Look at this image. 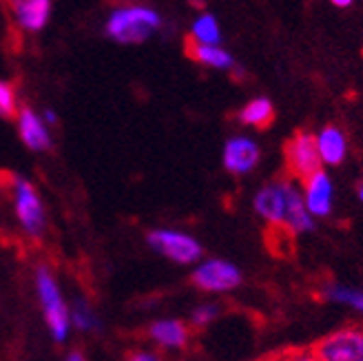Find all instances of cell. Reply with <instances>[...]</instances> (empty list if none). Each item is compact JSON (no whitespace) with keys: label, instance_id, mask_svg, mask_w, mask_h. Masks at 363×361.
<instances>
[{"label":"cell","instance_id":"25","mask_svg":"<svg viewBox=\"0 0 363 361\" xmlns=\"http://www.w3.org/2000/svg\"><path fill=\"white\" fill-rule=\"evenodd\" d=\"M67 359H74V361H82L84 359V355L80 352V350H74V352H69V357Z\"/></svg>","mask_w":363,"mask_h":361},{"label":"cell","instance_id":"4","mask_svg":"<svg viewBox=\"0 0 363 361\" xmlns=\"http://www.w3.org/2000/svg\"><path fill=\"white\" fill-rule=\"evenodd\" d=\"M303 359L363 361V328H341L306 350Z\"/></svg>","mask_w":363,"mask_h":361},{"label":"cell","instance_id":"13","mask_svg":"<svg viewBox=\"0 0 363 361\" xmlns=\"http://www.w3.org/2000/svg\"><path fill=\"white\" fill-rule=\"evenodd\" d=\"M184 51L191 60H195L199 65H206L213 69H230L233 67V56L228 51H224L217 45L199 43L193 38V35H189V38L184 40Z\"/></svg>","mask_w":363,"mask_h":361},{"label":"cell","instance_id":"15","mask_svg":"<svg viewBox=\"0 0 363 361\" xmlns=\"http://www.w3.org/2000/svg\"><path fill=\"white\" fill-rule=\"evenodd\" d=\"M317 144H319V153H321L323 165L337 167V165H341V160L346 157V151H348L346 135H343L335 124L325 126L321 135L317 138Z\"/></svg>","mask_w":363,"mask_h":361},{"label":"cell","instance_id":"12","mask_svg":"<svg viewBox=\"0 0 363 361\" xmlns=\"http://www.w3.org/2000/svg\"><path fill=\"white\" fill-rule=\"evenodd\" d=\"M303 182L306 191V206L317 218H328L333 213V184L328 175L323 171H317L313 175H308Z\"/></svg>","mask_w":363,"mask_h":361},{"label":"cell","instance_id":"24","mask_svg":"<svg viewBox=\"0 0 363 361\" xmlns=\"http://www.w3.org/2000/svg\"><path fill=\"white\" fill-rule=\"evenodd\" d=\"M43 118H45V122H47L49 126H53V124H58V116H56V111H51V109L43 111Z\"/></svg>","mask_w":363,"mask_h":361},{"label":"cell","instance_id":"2","mask_svg":"<svg viewBox=\"0 0 363 361\" xmlns=\"http://www.w3.org/2000/svg\"><path fill=\"white\" fill-rule=\"evenodd\" d=\"M160 25H162V16L155 9L142 5H129L111 11L104 25V31L108 38L120 45H138L147 40L153 31H157Z\"/></svg>","mask_w":363,"mask_h":361},{"label":"cell","instance_id":"11","mask_svg":"<svg viewBox=\"0 0 363 361\" xmlns=\"http://www.w3.org/2000/svg\"><path fill=\"white\" fill-rule=\"evenodd\" d=\"M259 162V147L248 138H233L224 147V167L233 175L252 171Z\"/></svg>","mask_w":363,"mask_h":361},{"label":"cell","instance_id":"18","mask_svg":"<svg viewBox=\"0 0 363 361\" xmlns=\"http://www.w3.org/2000/svg\"><path fill=\"white\" fill-rule=\"evenodd\" d=\"M71 326L80 333H94L98 331L100 321H98V315L94 313V309L89 306V301L84 299H74L71 304Z\"/></svg>","mask_w":363,"mask_h":361},{"label":"cell","instance_id":"7","mask_svg":"<svg viewBox=\"0 0 363 361\" xmlns=\"http://www.w3.org/2000/svg\"><path fill=\"white\" fill-rule=\"evenodd\" d=\"M191 282L199 291L224 293V291H233V288H238L242 284V273H240V268L230 262L211 260V262H204L199 268H195Z\"/></svg>","mask_w":363,"mask_h":361},{"label":"cell","instance_id":"26","mask_svg":"<svg viewBox=\"0 0 363 361\" xmlns=\"http://www.w3.org/2000/svg\"><path fill=\"white\" fill-rule=\"evenodd\" d=\"M333 5H337V7H350L352 0H333Z\"/></svg>","mask_w":363,"mask_h":361},{"label":"cell","instance_id":"23","mask_svg":"<svg viewBox=\"0 0 363 361\" xmlns=\"http://www.w3.org/2000/svg\"><path fill=\"white\" fill-rule=\"evenodd\" d=\"M129 359H133V361H155L157 355H155V352H142V350H140V352H133Z\"/></svg>","mask_w":363,"mask_h":361},{"label":"cell","instance_id":"3","mask_svg":"<svg viewBox=\"0 0 363 361\" xmlns=\"http://www.w3.org/2000/svg\"><path fill=\"white\" fill-rule=\"evenodd\" d=\"M11 202H13V215L18 224L29 238H43L47 231V211L45 202L27 177L13 175L11 177Z\"/></svg>","mask_w":363,"mask_h":361},{"label":"cell","instance_id":"22","mask_svg":"<svg viewBox=\"0 0 363 361\" xmlns=\"http://www.w3.org/2000/svg\"><path fill=\"white\" fill-rule=\"evenodd\" d=\"M215 317H217V309H215V306H211V304H206V306H199V309L193 311L191 321H193V326L202 328V326H208V323Z\"/></svg>","mask_w":363,"mask_h":361},{"label":"cell","instance_id":"20","mask_svg":"<svg viewBox=\"0 0 363 361\" xmlns=\"http://www.w3.org/2000/svg\"><path fill=\"white\" fill-rule=\"evenodd\" d=\"M21 111V102H18L16 87L7 80H0V118L11 120Z\"/></svg>","mask_w":363,"mask_h":361},{"label":"cell","instance_id":"10","mask_svg":"<svg viewBox=\"0 0 363 361\" xmlns=\"http://www.w3.org/2000/svg\"><path fill=\"white\" fill-rule=\"evenodd\" d=\"M13 23L27 33H38L47 27L53 0H7Z\"/></svg>","mask_w":363,"mask_h":361},{"label":"cell","instance_id":"14","mask_svg":"<svg viewBox=\"0 0 363 361\" xmlns=\"http://www.w3.org/2000/svg\"><path fill=\"white\" fill-rule=\"evenodd\" d=\"M149 337L155 341L157 346L169 348V350H179L189 344V328L177 319H162L155 321L153 326L149 328Z\"/></svg>","mask_w":363,"mask_h":361},{"label":"cell","instance_id":"8","mask_svg":"<svg viewBox=\"0 0 363 361\" xmlns=\"http://www.w3.org/2000/svg\"><path fill=\"white\" fill-rule=\"evenodd\" d=\"M18 122V135L29 151L45 153L53 147V140L49 133V124L45 122L43 113L33 111L31 106H21V111L16 116Z\"/></svg>","mask_w":363,"mask_h":361},{"label":"cell","instance_id":"27","mask_svg":"<svg viewBox=\"0 0 363 361\" xmlns=\"http://www.w3.org/2000/svg\"><path fill=\"white\" fill-rule=\"evenodd\" d=\"M359 197H361V200H363V184L359 187Z\"/></svg>","mask_w":363,"mask_h":361},{"label":"cell","instance_id":"16","mask_svg":"<svg viewBox=\"0 0 363 361\" xmlns=\"http://www.w3.org/2000/svg\"><path fill=\"white\" fill-rule=\"evenodd\" d=\"M286 224L295 233H303V231H313L315 228V222L311 218V211H308V206H306V200L299 195V191L295 187H290V195H288Z\"/></svg>","mask_w":363,"mask_h":361},{"label":"cell","instance_id":"19","mask_svg":"<svg viewBox=\"0 0 363 361\" xmlns=\"http://www.w3.org/2000/svg\"><path fill=\"white\" fill-rule=\"evenodd\" d=\"M193 38L199 43H208V45H217L220 43V27H217V21L213 16L204 13L199 16L195 25H193Z\"/></svg>","mask_w":363,"mask_h":361},{"label":"cell","instance_id":"6","mask_svg":"<svg viewBox=\"0 0 363 361\" xmlns=\"http://www.w3.org/2000/svg\"><path fill=\"white\" fill-rule=\"evenodd\" d=\"M147 240L153 250H157L160 255H164L177 264H195L202 257V246H199L195 238L186 235V233L160 228V231H151Z\"/></svg>","mask_w":363,"mask_h":361},{"label":"cell","instance_id":"5","mask_svg":"<svg viewBox=\"0 0 363 361\" xmlns=\"http://www.w3.org/2000/svg\"><path fill=\"white\" fill-rule=\"evenodd\" d=\"M284 157H286L288 175L297 177V179H306L308 175L321 171V165H323L317 138L313 133H306V131H297L286 142Z\"/></svg>","mask_w":363,"mask_h":361},{"label":"cell","instance_id":"1","mask_svg":"<svg viewBox=\"0 0 363 361\" xmlns=\"http://www.w3.org/2000/svg\"><path fill=\"white\" fill-rule=\"evenodd\" d=\"M35 293L43 309L47 331L56 344H65L71 333V309L60 291L56 275L47 266L35 268Z\"/></svg>","mask_w":363,"mask_h":361},{"label":"cell","instance_id":"9","mask_svg":"<svg viewBox=\"0 0 363 361\" xmlns=\"http://www.w3.org/2000/svg\"><path fill=\"white\" fill-rule=\"evenodd\" d=\"M290 187L293 184L288 179H281V182L275 184H266L255 195V209L268 224H286Z\"/></svg>","mask_w":363,"mask_h":361},{"label":"cell","instance_id":"21","mask_svg":"<svg viewBox=\"0 0 363 361\" xmlns=\"http://www.w3.org/2000/svg\"><path fill=\"white\" fill-rule=\"evenodd\" d=\"M330 297L337 301H346L363 313V293H359V291H352V288H335V291L330 293Z\"/></svg>","mask_w":363,"mask_h":361},{"label":"cell","instance_id":"17","mask_svg":"<svg viewBox=\"0 0 363 361\" xmlns=\"http://www.w3.org/2000/svg\"><path fill=\"white\" fill-rule=\"evenodd\" d=\"M272 120H275V106L268 98H257L248 102L240 113V122L257 126V129H268Z\"/></svg>","mask_w":363,"mask_h":361}]
</instances>
